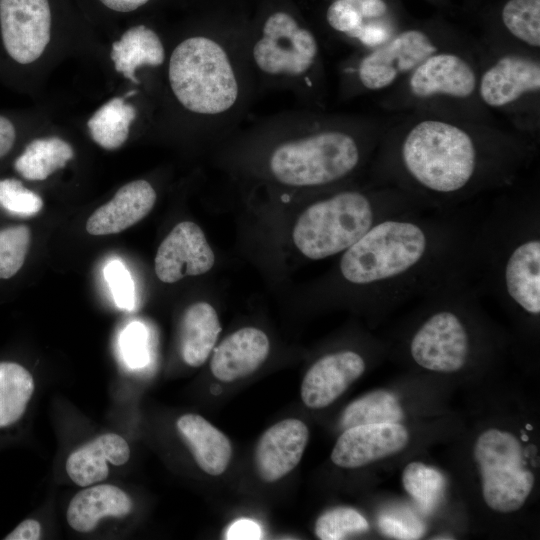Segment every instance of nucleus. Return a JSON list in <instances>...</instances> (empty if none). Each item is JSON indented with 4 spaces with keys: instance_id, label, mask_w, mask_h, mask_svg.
<instances>
[{
    "instance_id": "f257e3e1",
    "label": "nucleus",
    "mask_w": 540,
    "mask_h": 540,
    "mask_svg": "<svg viewBox=\"0 0 540 540\" xmlns=\"http://www.w3.org/2000/svg\"><path fill=\"white\" fill-rule=\"evenodd\" d=\"M389 120L369 182L395 188L421 209L447 212L518 183L535 139L494 122L404 113Z\"/></svg>"
},
{
    "instance_id": "f03ea898",
    "label": "nucleus",
    "mask_w": 540,
    "mask_h": 540,
    "mask_svg": "<svg viewBox=\"0 0 540 540\" xmlns=\"http://www.w3.org/2000/svg\"><path fill=\"white\" fill-rule=\"evenodd\" d=\"M389 120L315 111L285 113L260 122L275 137L269 176L298 189L344 185L368 168Z\"/></svg>"
},
{
    "instance_id": "7ed1b4c3",
    "label": "nucleus",
    "mask_w": 540,
    "mask_h": 540,
    "mask_svg": "<svg viewBox=\"0 0 540 540\" xmlns=\"http://www.w3.org/2000/svg\"><path fill=\"white\" fill-rule=\"evenodd\" d=\"M516 185V184H515ZM506 189L472 228L468 275L481 294L512 312L540 315V193L538 186Z\"/></svg>"
},
{
    "instance_id": "20e7f679",
    "label": "nucleus",
    "mask_w": 540,
    "mask_h": 540,
    "mask_svg": "<svg viewBox=\"0 0 540 540\" xmlns=\"http://www.w3.org/2000/svg\"><path fill=\"white\" fill-rule=\"evenodd\" d=\"M172 95L212 127L234 126L246 111L255 78L246 40L197 34L178 43L168 62Z\"/></svg>"
},
{
    "instance_id": "39448f33",
    "label": "nucleus",
    "mask_w": 540,
    "mask_h": 540,
    "mask_svg": "<svg viewBox=\"0 0 540 540\" xmlns=\"http://www.w3.org/2000/svg\"><path fill=\"white\" fill-rule=\"evenodd\" d=\"M423 210L395 188L343 185L310 203L292 230L297 250L307 259L343 253L378 222L407 211Z\"/></svg>"
},
{
    "instance_id": "423d86ee",
    "label": "nucleus",
    "mask_w": 540,
    "mask_h": 540,
    "mask_svg": "<svg viewBox=\"0 0 540 540\" xmlns=\"http://www.w3.org/2000/svg\"><path fill=\"white\" fill-rule=\"evenodd\" d=\"M479 57L472 46L439 50L384 92L392 112L493 122L478 95Z\"/></svg>"
},
{
    "instance_id": "0eeeda50",
    "label": "nucleus",
    "mask_w": 540,
    "mask_h": 540,
    "mask_svg": "<svg viewBox=\"0 0 540 540\" xmlns=\"http://www.w3.org/2000/svg\"><path fill=\"white\" fill-rule=\"evenodd\" d=\"M480 296L468 273H462L421 297L422 318L407 344L408 353L418 366L454 373L467 364L473 349L471 324L479 313Z\"/></svg>"
},
{
    "instance_id": "6e6552de",
    "label": "nucleus",
    "mask_w": 540,
    "mask_h": 540,
    "mask_svg": "<svg viewBox=\"0 0 540 540\" xmlns=\"http://www.w3.org/2000/svg\"><path fill=\"white\" fill-rule=\"evenodd\" d=\"M246 51L256 84L291 90L318 104L325 78L320 43L294 15L271 12L246 40Z\"/></svg>"
},
{
    "instance_id": "1a4fd4ad",
    "label": "nucleus",
    "mask_w": 540,
    "mask_h": 540,
    "mask_svg": "<svg viewBox=\"0 0 540 540\" xmlns=\"http://www.w3.org/2000/svg\"><path fill=\"white\" fill-rule=\"evenodd\" d=\"M488 52L479 56L480 101L490 112L510 118L514 130L535 139L540 103L538 54L494 44Z\"/></svg>"
},
{
    "instance_id": "9d476101",
    "label": "nucleus",
    "mask_w": 540,
    "mask_h": 540,
    "mask_svg": "<svg viewBox=\"0 0 540 540\" xmlns=\"http://www.w3.org/2000/svg\"><path fill=\"white\" fill-rule=\"evenodd\" d=\"M466 45L469 44L445 40L420 28L397 31L382 45L363 49L344 64L341 93L351 98L385 92L435 52Z\"/></svg>"
},
{
    "instance_id": "9b49d317",
    "label": "nucleus",
    "mask_w": 540,
    "mask_h": 540,
    "mask_svg": "<svg viewBox=\"0 0 540 540\" xmlns=\"http://www.w3.org/2000/svg\"><path fill=\"white\" fill-rule=\"evenodd\" d=\"M474 458L479 468L483 498L494 511L519 510L534 486L519 440L507 431L488 429L477 438Z\"/></svg>"
},
{
    "instance_id": "f8f14e48",
    "label": "nucleus",
    "mask_w": 540,
    "mask_h": 540,
    "mask_svg": "<svg viewBox=\"0 0 540 540\" xmlns=\"http://www.w3.org/2000/svg\"><path fill=\"white\" fill-rule=\"evenodd\" d=\"M0 27L5 50L20 64L36 61L51 37L48 0H0Z\"/></svg>"
},
{
    "instance_id": "ddd939ff",
    "label": "nucleus",
    "mask_w": 540,
    "mask_h": 540,
    "mask_svg": "<svg viewBox=\"0 0 540 540\" xmlns=\"http://www.w3.org/2000/svg\"><path fill=\"white\" fill-rule=\"evenodd\" d=\"M215 255L203 230L194 222L178 223L159 245L155 273L164 283H175L187 276L211 270Z\"/></svg>"
},
{
    "instance_id": "4468645a",
    "label": "nucleus",
    "mask_w": 540,
    "mask_h": 540,
    "mask_svg": "<svg viewBox=\"0 0 540 540\" xmlns=\"http://www.w3.org/2000/svg\"><path fill=\"white\" fill-rule=\"evenodd\" d=\"M408 430L400 423L366 424L343 430L331 453L342 468H358L403 450Z\"/></svg>"
},
{
    "instance_id": "2eb2a0df",
    "label": "nucleus",
    "mask_w": 540,
    "mask_h": 540,
    "mask_svg": "<svg viewBox=\"0 0 540 540\" xmlns=\"http://www.w3.org/2000/svg\"><path fill=\"white\" fill-rule=\"evenodd\" d=\"M366 362L353 350L325 354L307 370L301 384V399L311 409L329 406L364 373Z\"/></svg>"
},
{
    "instance_id": "dca6fc26",
    "label": "nucleus",
    "mask_w": 540,
    "mask_h": 540,
    "mask_svg": "<svg viewBox=\"0 0 540 540\" xmlns=\"http://www.w3.org/2000/svg\"><path fill=\"white\" fill-rule=\"evenodd\" d=\"M308 439V427L299 419H284L268 428L254 451L259 477L271 483L290 473L301 461Z\"/></svg>"
},
{
    "instance_id": "f3484780",
    "label": "nucleus",
    "mask_w": 540,
    "mask_h": 540,
    "mask_svg": "<svg viewBox=\"0 0 540 540\" xmlns=\"http://www.w3.org/2000/svg\"><path fill=\"white\" fill-rule=\"evenodd\" d=\"M269 351L270 342L262 330L241 328L216 347L210 361L211 373L225 383L247 377L263 364Z\"/></svg>"
},
{
    "instance_id": "a211bd4d",
    "label": "nucleus",
    "mask_w": 540,
    "mask_h": 540,
    "mask_svg": "<svg viewBox=\"0 0 540 540\" xmlns=\"http://www.w3.org/2000/svg\"><path fill=\"white\" fill-rule=\"evenodd\" d=\"M156 198V192L148 181H131L122 186L108 203L90 215L86 230L91 235H109L124 231L149 214Z\"/></svg>"
},
{
    "instance_id": "6ab92c4d",
    "label": "nucleus",
    "mask_w": 540,
    "mask_h": 540,
    "mask_svg": "<svg viewBox=\"0 0 540 540\" xmlns=\"http://www.w3.org/2000/svg\"><path fill=\"white\" fill-rule=\"evenodd\" d=\"M129 457L126 440L118 434L105 433L72 452L66 461V471L78 486L88 487L107 478L108 462L120 466Z\"/></svg>"
},
{
    "instance_id": "aec40b11",
    "label": "nucleus",
    "mask_w": 540,
    "mask_h": 540,
    "mask_svg": "<svg viewBox=\"0 0 540 540\" xmlns=\"http://www.w3.org/2000/svg\"><path fill=\"white\" fill-rule=\"evenodd\" d=\"M197 465L205 473L218 476L227 469L232 447L228 437L198 414H184L176 423Z\"/></svg>"
},
{
    "instance_id": "412c9836",
    "label": "nucleus",
    "mask_w": 540,
    "mask_h": 540,
    "mask_svg": "<svg viewBox=\"0 0 540 540\" xmlns=\"http://www.w3.org/2000/svg\"><path fill=\"white\" fill-rule=\"evenodd\" d=\"M133 508L130 497L119 487L95 485L79 491L67 508L68 524L76 531L88 533L108 516L122 518Z\"/></svg>"
},
{
    "instance_id": "4be33fe9",
    "label": "nucleus",
    "mask_w": 540,
    "mask_h": 540,
    "mask_svg": "<svg viewBox=\"0 0 540 540\" xmlns=\"http://www.w3.org/2000/svg\"><path fill=\"white\" fill-rule=\"evenodd\" d=\"M110 58L117 72L132 83L139 84L136 70L142 66H161L166 54L162 40L153 29L136 25L112 44Z\"/></svg>"
},
{
    "instance_id": "5701e85b",
    "label": "nucleus",
    "mask_w": 540,
    "mask_h": 540,
    "mask_svg": "<svg viewBox=\"0 0 540 540\" xmlns=\"http://www.w3.org/2000/svg\"><path fill=\"white\" fill-rule=\"evenodd\" d=\"M220 332V320L211 304H191L181 321L180 351L183 361L191 367L203 365L213 351Z\"/></svg>"
},
{
    "instance_id": "b1692460",
    "label": "nucleus",
    "mask_w": 540,
    "mask_h": 540,
    "mask_svg": "<svg viewBox=\"0 0 540 540\" xmlns=\"http://www.w3.org/2000/svg\"><path fill=\"white\" fill-rule=\"evenodd\" d=\"M73 156L72 146L63 139L56 136L38 138L16 158L14 168L27 180L41 181L64 168Z\"/></svg>"
},
{
    "instance_id": "393cba45",
    "label": "nucleus",
    "mask_w": 540,
    "mask_h": 540,
    "mask_svg": "<svg viewBox=\"0 0 540 540\" xmlns=\"http://www.w3.org/2000/svg\"><path fill=\"white\" fill-rule=\"evenodd\" d=\"M136 109L122 97H114L99 107L87 121L93 141L106 150L120 148L128 139Z\"/></svg>"
},
{
    "instance_id": "a878e982",
    "label": "nucleus",
    "mask_w": 540,
    "mask_h": 540,
    "mask_svg": "<svg viewBox=\"0 0 540 540\" xmlns=\"http://www.w3.org/2000/svg\"><path fill=\"white\" fill-rule=\"evenodd\" d=\"M33 392L34 380L26 368L15 362H0V428L21 419Z\"/></svg>"
},
{
    "instance_id": "bb28decb",
    "label": "nucleus",
    "mask_w": 540,
    "mask_h": 540,
    "mask_svg": "<svg viewBox=\"0 0 540 540\" xmlns=\"http://www.w3.org/2000/svg\"><path fill=\"white\" fill-rule=\"evenodd\" d=\"M404 412L392 392L376 390L351 402L343 411L340 425L343 430L366 424L400 423Z\"/></svg>"
},
{
    "instance_id": "cd10ccee",
    "label": "nucleus",
    "mask_w": 540,
    "mask_h": 540,
    "mask_svg": "<svg viewBox=\"0 0 540 540\" xmlns=\"http://www.w3.org/2000/svg\"><path fill=\"white\" fill-rule=\"evenodd\" d=\"M501 20L513 46L532 53L540 49V0H508Z\"/></svg>"
},
{
    "instance_id": "c85d7f7f",
    "label": "nucleus",
    "mask_w": 540,
    "mask_h": 540,
    "mask_svg": "<svg viewBox=\"0 0 540 540\" xmlns=\"http://www.w3.org/2000/svg\"><path fill=\"white\" fill-rule=\"evenodd\" d=\"M402 483L406 492L427 514L438 506L446 488L444 475L421 462L406 465L402 473Z\"/></svg>"
},
{
    "instance_id": "c756f323",
    "label": "nucleus",
    "mask_w": 540,
    "mask_h": 540,
    "mask_svg": "<svg viewBox=\"0 0 540 540\" xmlns=\"http://www.w3.org/2000/svg\"><path fill=\"white\" fill-rule=\"evenodd\" d=\"M369 529L365 517L350 507H336L324 512L315 523V534L321 540H340Z\"/></svg>"
},
{
    "instance_id": "7c9ffc66",
    "label": "nucleus",
    "mask_w": 540,
    "mask_h": 540,
    "mask_svg": "<svg viewBox=\"0 0 540 540\" xmlns=\"http://www.w3.org/2000/svg\"><path fill=\"white\" fill-rule=\"evenodd\" d=\"M30 244V229L15 225L0 230V279L14 276L23 266Z\"/></svg>"
},
{
    "instance_id": "2f4dec72",
    "label": "nucleus",
    "mask_w": 540,
    "mask_h": 540,
    "mask_svg": "<svg viewBox=\"0 0 540 540\" xmlns=\"http://www.w3.org/2000/svg\"><path fill=\"white\" fill-rule=\"evenodd\" d=\"M0 206L20 216H32L43 207L41 197L14 178L0 180Z\"/></svg>"
},
{
    "instance_id": "473e14b6",
    "label": "nucleus",
    "mask_w": 540,
    "mask_h": 540,
    "mask_svg": "<svg viewBox=\"0 0 540 540\" xmlns=\"http://www.w3.org/2000/svg\"><path fill=\"white\" fill-rule=\"evenodd\" d=\"M380 530L395 539H419L425 533V525L412 512L402 508L382 513L378 519Z\"/></svg>"
},
{
    "instance_id": "72a5a7b5",
    "label": "nucleus",
    "mask_w": 540,
    "mask_h": 540,
    "mask_svg": "<svg viewBox=\"0 0 540 540\" xmlns=\"http://www.w3.org/2000/svg\"><path fill=\"white\" fill-rule=\"evenodd\" d=\"M148 334L145 326L132 322L120 335L119 345L125 363L133 369L147 365L149 361Z\"/></svg>"
},
{
    "instance_id": "f704fd0d",
    "label": "nucleus",
    "mask_w": 540,
    "mask_h": 540,
    "mask_svg": "<svg viewBox=\"0 0 540 540\" xmlns=\"http://www.w3.org/2000/svg\"><path fill=\"white\" fill-rule=\"evenodd\" d=\"M104 277L115 304L120 309L132 310L135 303L134 282L126 266L118 260L110 261L104 268Z\"/></svg>"
},
{
    "instance_id": "c9c22d12",
    "label": "nucleus",
    "mask_w": 540,
    "mask_h": 540,
    "mask_svg": "<svg viewBox=\"0 0 540 540\" xmlns=\"http://www.w3.org/2000/svg\"><path fill=\"white\" fill-rule=\"evenodd\" d=\"M326 20L334 31L347 38L364 22L360 13L345 0H334L328 6Z\"/></svg>"
},
{
    "instance_id": "e433bc0d",
    "label": "nucleus",
    "mask_w": 540,
    "mask_h": 540,
    "mask_svg": "<svg viewBox=\"0 0 540 540\" xmlns=\"http://www.w3.org/2000/svg\"><path fill=\"white\" fill-rule=\"evenodd\" d=\"M398 30L387 17L366 20L349 37L362 49H372L388 41Z\"/></svg>"
},
{
    "instance_id": "4c0bfd02",
    "label": "nucleus",
    "mask_w": 540,
    "mask_h": 540,
    "mask_svg": "<svg viewBox=\"0 0 540 540\" xmlns=\"http://www.w3.org/2000/svg\"><path fill=\"white\" fill-rule=\"evenodd\" d=\"M225 538L230 540H256L262 538V531L256 522L250 519H240L228 528Z\"/></svg>"
},
{
    "instance_id": "58836bf2",
    "label": "nucleus",
    "mask_w": 540,
    "mask_h": 540,
    "mask_svg": "<svg viewBox=\"0 0 540 540\" xmlns=\"http://www.w3.org/2000/svg\"><path fill=\"white\" fill-rule=\"evenodd\" d=\"M362 16L364 21L386 17L388 8L384 0H345Z\"/></svg>"
},
{
    "instance_id": "ea45409f",
    "label": "nucleus",
    "mask_w": 540,
    "mask_h": 540,
    "mask_svg": "<svg viewBox=\"0 0 540 540\" xmlns=\"http://www.w3.org/2000/svg\"><path fill=\"white\" fill-rule=\"evenodd\" d=\"M41 535V525L37 520L26 519L4 537L5 540H37Z\"/></svg>"
},
{
    "instance_id": "a19ab883",
    "label": "nucleus",
    "mask_w": 540,
    "mask_h": 540,
    "mask_svg": "<svg viewBox=\"0 0 540 540\" xmlns=\"http://www.w3.org/2000/svg\"><path fill=\"white\" fill-rule=\"evenodd\" d=\"M16 139V131L12 122L0 115V158L7 155Z\"/></svg>"
},
{
    "instance_id": "79ce46f5",
    "label": "nucleus",
    "mask_w": 540,
    "mask_h": 540,
    "mask_svg": "<svg viewBox=\"0 0 540 540\" xmlns=\"http://www.w3.org/2000/svg\"><path fill=\"white\" fill-rule=\"evenodd\" d=\"M109 9L117 12H131L143 6L150 0H99Z\"/></svg>"
}]
</instances>
